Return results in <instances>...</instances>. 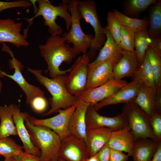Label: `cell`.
<instances>
[{
  "label": "cell",
  "mask_w": 161,
  "mask_h": 161,
  "mask_svg": "<svg viewBox=\"0 0 161 161\" xmlns=\"http://www.w3.org/2000/svg\"><path fill=\"white\" fill-rule=\"evenodd\" d=\"M140 80L134 77L133 80L117 92L92 106L97 111L107 106L120 103H126L134 100L141 86Z\"/></svg>",
  "instance_id": "4fadbf2b"
},
{
  "label": "cell",
  "mask_w": 161,
  "mask_h": 161,
  "mask_svg": "<svg viewBox=\"0 0 161 161\" xmlns=\"http://www.w3.org/2000/svg\"><path fill=\"white\" fill-rule=\"evenodd\" d=\"M30 104L33 109L38 112L44 111L47 106V103L43 97L37 96L32 100Z\"/></svg>",
  "instance_id": "8d00e7d4"
},
{
  "label": "cell",
  "mask_w": 161,
  "mask_h": 161,
  "mask_svg": "<svg viewBox=\"0 0 161 161\" xmlns=\"http://www.w3.org/2000/svg\"><path fill=\"white\" fill-rule=\"evenodd\" d=\"M113 12L121 23L129 28L134 34L146 28L148 26V21L146 19L131 18L116 10H114Z\"/></svg>",
  "instance_id": "4316f807"
},
{
  "label": "cell",
  "mask_w": 161,
  "mask_h": 161,
  "mask_svg": "<svg viewBox=\"0 0 161 161\" xmlns=\"http://www.w3.org/2000/svg\"><path fill=\"white\" fill-rule=\"evenodd\" d=\"M148 32L150 38L156 37L161 31V1H157L151 10Z\"/></svg>",
  "instance_id": "484cf974"
},
{
  "label": "cell",
  "mask_w": 161,
  "mask_h": 161,
  "mask_svg": "<svg viewBox=\"0 0 161 161\" xmlns=\"http://www.w3.org/2000/svg\"><path fill=\"white\" fill-rule=\"evenodd\" d=\"M89 106V103L78 99L75 109L71 117L69 125L70 134L85 143L87 130L86 114Z\"/></svg>",
  "instance_id": "e0dca14e"
},
{
  "label": "cell",
  "mask_w": 161,
  "mask_h": 161,
  "mask_svg": "<svg viewBox=\"0 0 161 161\" xmlns=\"http://www.w3.org/2000/svg\"><path fill=\"white\" fill-rule=\"evenodd\" d=\"M32 5L30 1L21 0L13 1H0V13L2 11L7 9L17 8H28Z\"/></svg>",
  "instance_id": "d590c367"
},
{
  "label": "cell",
  "mask_w": 161,
  "mask_h": 161,
  "mask_svg": "<svg viewBox=\"0 0 161 161\" xmlns=\"http://www.w3.org/2000/svg\"><path fill=\"white\" fill-rule=\"evenodd\" d=\"M134 77H137L143 84L156 89L152 71L146 52L143 61L140 64Z\"/></svg>",
  "instance_id": "83f0119b"
},
{
  "label": "cell",
  "mask_w": 161,
  "mask_h": 161,
  "mask_svg": "<svg viewBox=\"0 0 161 161\" xmlns=\"http://www.w3.org/2000/svg\"><path fill=\"white\" fill-rule=\"evenodd\" d=\"M151 161H161V142L159 143L156 151Z\"/></svg>",
  "instance_id": "b9f144b4"
},
{
  "label": "cell",
  "mask_w": 161,
  "mask_h": 161,
  "mask_svg": "<svg viewBox=\"0 0 161 161\" xmlns=\"http://www.w3.org/2000/svg\"><path fill=\"white\" fill-rule=\"evenodd\" d=\"M134 136L129 126L115 131H113L107 143L111 148L127 153L132 156L133 153Z\"/></svg>",
  "instance_id": "ffe728a7"
},
{
  "label": "cell",
  "mask_w": 161,
  "mask_h": 161,
  "mask_svg": "<svg viewBox=\"0 0 161 161\" xmlns=\"http://www.w3.org/2000/svg\"><path fill=\"white\" fill-rule=\"evenodd\" d=\"M113 131L105 127L87 129L85 143L89 157L96 154L107 143Z\"/></svg>",
  "instance_id": "7402d4cb"
},
{
  "label": "cell",
  "mask_w": 161,
  "mask_h": 161,
  "mask_svg": "<svg viewBox=\"0 0 161 161\" xmlns=\"http://www.w3.org/2000/svg\"><path fill=\"white\" fill-rule=\"evenodd\" d=\"M153 72L156 88L161 89V57L150 47L146 51Z\"/></svg>",
  "instance_id": "4dcf8cb0"
},
{
  "label": "cell",
  "mask_w": 161,
  "mask_h": 161,
  "mask_svg": "<svg viewBox=\"0 0 161 161\" xmlns=\"http://www.w3.org/2000/svg\"><path fill=\"white\" fill-rule=\"evenodd\" d=\"M14 158L16 161H40L39 157L25 152Z\"/></svg>",
  "instance_id": "60d3db41"
},
{
  "label": "cell",
  "mask_w": 161,
  "mask_h": 161,
  "mask_svg": "<svg viewBox=\"0 0 161 161\" xmlns=\"http://www.w3.org/2000/svg\"><path fill=\"white\" fill-rule=\"evenodd\" d=\"M149 120L156 141H161V112H155L149 118Z\"/></svg>",
  "instance_id": "e575fe53"
},
{
  "label": "cell",
  "mask_w": 161,
  "mask_h": 161,
  "mask_svg": "<svg viewBox=\"0 0 161 161\" xmlns=\"http://www.w3.org/2000/svg\"><path fill=\"white\" fill-rule=\"evenodd\" d=\"M160 142L149 138L134 140L132 156L133 161H151Z\"/></svg>",
  "instance_id": "cb8c5ba5"
},
{
  "label": "cell",
  "mask_w": 161,
  "mask_h": 161,
  "mask_svg": "<svg viewBox=\"0 0 161 161\" xmlns=\"http://www.w3.org/2000/svg\"><path fill=\"white\" fill-rule=\"evenodd\" d=\"M12 59L9 61V66L11 68H13L15 72L13 75H9L2 71L0 68V77L7 76L15 81L21 88L25 94L26 103L30 104L33 99L37 96H44V92L38 87L29 83L25 80L21 72L23 68L20 62L16 59L14 54L11 56Z\"/></svg>",
  "instance_id": "5bb4252c"
},
{
  "label": "cell",
  "mask_w": 161,
  "mask_h": 161,
  "mask_svg": "<svg viewBox=\"0 0 161 161\" xmlns=\"http://www.w3.org/2000/svg\"><path fill=\"white\" fill-rule=\"evenodd\" d=\"M12 117L16 128L18 135L23 144V148L25 152L37 156H40L41 151L32 143L29 132L26 127L24 121L26 115L25 112L21 113L19 107L14 105Z\"/></svg>",
  "instance_id": "d6986e66"
},
{
  "label": "cell",
  "mask_w": 161,
  "mask_h": 161,
  "mask_svg": "<svg viewBox=\"0 0 161 161\" xmlns=\"http://www.w3.org/2000/svg\"><path fill=\"white\" fill-rule=\"evenodd\" d=\"M76 105V104L66 109H60L58 111V114L48 118L38 119L25 112L26 116L33 125L43 126L51 129L57 134L62 141L70 134L69 130V122Z\"/></svg>",
  "instance_id": "9c48e42d"
},
{
  "label": "cell",
  "mask_w": 161,
  "mask_h": 161,
  "mask_svg": "<svg viewBox=\"0 0 161 161\" xmlns=\"http://www.w3.org/2000/svg\"><path fill=\"white\" fill-rule=\"evenodd\" d=\"M127 83L125 80L113 78L98 87L85 90L78 97V98L93 106L110 96Z\"/></svg>",
  "instance_id": "7c38bea8"
},
{
  "label": "cell",
  "mask_w": 161,
  "mask_h": 161,
  "mask_svg": "<svg viewBox=\"0 0 161 161\" xmlns=\"http://www.w3.org/2000/svg\"><path fill=\"white\" fill-rule=\"evenodd\" d=\"M58 157L65 161H85L89 155L85 142L69 134L61 141Z\"/></svg>",
  "instance_id": "8fae6325"
},
{
  "label": "cell",
  "mask_w": 161,
  "mask_h": 161,
  "mask_svg": "<svg viewBox=\"0 0 161 161\" xmlns=\"http://www.w3.org/2000/svg\"><path fill=\"white\" fill-rule=\"evenodd\" d=\"M66 42L65 38L62 36L51 35L45 44L39 46L40 55L47 64L51 78L69 72L70 68L61 70L60 66L64 62L69 64L79 54Z\"/></svg>",
  "instance_id": "6da1fadb"
},
{
  "label": "cell",
  "mask_w": 161,
  "mask_h": 161,
  "mask_svg": "<svg viewBox=\"0 0 161 161\" xmlns=\"http://www.w3.org/2000/svg\"><path fill=\"white\" fill-rule=\"evenodd\" d=\"M122 110L127 118L128 126L133 133L134 140L149 138L156 141L149 117L134 101L124 103Z\"/></svg>",
  "instance_id": "52a82bcc"
},
{
  "label": "cell",
  "mask_w": 161,
  "mask_h": 161,
  "mask_svg": "<svg viewBox=\"0 0 161 161\" xmlns=\"http://www.w3.org/2000/svg\"><path fill=\"white\" fill-rule=\"evenodd\" d=\"M4 161H16V160L14 157H11L5 159Z\"/></svg>",
  "instance_id": "ee69618b"
},
{
  "label": "cell",
  "mask_w": 161,
  "mask_h": 161,
  "mask_svg": "<svg viewBox=\"0 0 161 161\" xmlns=\"http://www.w3.org/2000/svg\"></svg>",
  "instance_id": "7dc6e473"
},
{
  "label": "cell",
  "mask_w": 161,
  "mask_h": 161,
  "mask_svg": "<svg viewBox=\"0 0 161 161\" xmlns=\"http://www.w3.org/2000/svg\"><path fill=\"white\" fill-rule=\"evenodd\" d=\"M86 121L87 129L105 127L115 131L128 126L127 118L123 112L108 117L100 115L90 106L86 112Z\"/></svg>",
  "instance_id": "30bf717a"
},
{
  "label": "cell",
  "mask_w": 161,
  "mask_h": 161,
  "mask_svg": "<svg viewBox=\"0 0 161 161\" xmlns=\"http://www.w3.org/2000/svg\"><path fill=\"white\" fill-rule=\"evenodd\" d=\"M156 0H130L127 4L126 11L127 14L134 15L145 10L150 5L155 3Z\"/></svg>",
  "instance_id": "836d02e7"
},
{
  "label": "cell",
  "mask_w": 161,
  "mask_h": 161,
  "mask_svg": "<svg viewBox=\"0 0 161 161\" xmlns=\"http://www.w3.org/2000/svg\"><path fill=\"white\" fill-rule=\"evenodd\" d=\"M115 64L114 62L107 61L88 66L85 90L97 87L113 79V70Z\"/></svg>",
  "instance_id": "2e32d148"
},
{
  "label": "cell",
  "mask_w": 161,
  "mask_h": 161,
  "mask_svg": "<svg viewBox=\"0 0 161 161\" xmlns=\"http://www.w3.org/2000/svg\"><path fill=\"white\" fill-rule=\"evenodd\" d=\"M90 59L86 54L79 56L70 68L67 76L66 86L72 95L79 96L85 90Z\"/></svg>",
  "instance_id": "ba28073f"
},
{
  "label": "cell",
  "mask_w": 161,
  "mask_h": 161,
  "mask_svg": "<svg viewBox=\"0 0 161 161\" xmlns=\"http://www.w3.org/2000/svg\"><path fill=\"white\" fill-rule=\"evenodd\" d=\"M129 157L123 152L110 148L109 161H127Z\"/></svg>",
  "instance_id": "74e56055"
},
{
  "label": "cell",
  "mask_w": 161,
  "mask_h": 161,
  "mask_svg": "<svg viewBox=\"0 0 161 161\" xmlns=\"http://www.w3.org/2000/svg\"><path fill=\"white\" fill-rule=\"evenodd\" d=\"M25 120V125L32 143L41 150L40 161H58L61 142L58 136L48 128L32 124L26 116Z\"/></svg>",
  "instance_id": "3957f363"
},
{
  "label": "cell",
  "mask_w": 161,
  "mask_h": 161,
  "mask_svg": "<svg viewBox=\"0 0 161 161\" xmlns=\"http://www.w3.org/2000/svg\"><path fill=\"white\" fill-rule=\"evenodd\" d=\"M27 70L35 77L37 80L46 88L52 95L49 99L51 108L43 116L50 115L61 109H66L76 104L78 97L71 94L66 86L67 76L60 75L49 78L43 76L41 70L28 67Z\"/></svg>",
  "instance_id": "7a4b0ae2"
},
{
  "label": "cell",
  "mask_w": 161,
  "mask_h": 161,
  "mask_svg": "<svg viewBox=\"0 0 161 161\" xmlns=\"http://www.w3.org/2000/svg\"><path fill=\"white\" fill-rule=\"evenodd\" d=\"M77 8L81 18L93 28L95 36L90 48L86 54L90 61L96 56L98 51L104 44L106 39L104 28L99 19L95 2L93 0H77Z\"/></svg>",
  "instance_id": "5b68a950"
},
{
  "label": "cell",
  "mask_w": 161,
  "mask_h": 161,
  "mask_svg": "<svg viewBox=\"0 0 161 161\" xmlns=\"http://www.w3.org/2000/svg\"><path fill=\"white\" fill-rule=\"evenodd\" d=\"M3 87V84L1 80L0 79V93L1 92L2 90V88Z\"/></svg>",
  "instance_id": "f6af8a7d"
},
{
  "label": "cell",
  "mask_w": 161,
  "mask_h": 161,
  "mask_svg": "<svg viewBox=\"0 0 161 161\" xmlns=\"http://www.w3.org/2000/svg\"><path fill=\"white\" fill-rule=\"evenodd\" d=\"M67 5L71 17L70 29L62 35L66 38V42L72 44V47L79 54H86L92 45L94 36L87 34L83 31L80 25L81 19L77 8V0H63Z\"/></svg>",
  "instance_id": "8992f818"
},
{
  "label": "cell",
  "mask_w": 161,
  "mask_h": 161,
  "mask_svg": "<svg viewBox=\"0 0 161 161\" xmlns=\"http://www.w3.org/2000/svg\"><path fill=\"white\" fill-rule=\"evenodd\" d=\"M156 94V89L143 84L134 100L149 118L155 112H158Z\"/></svg>",
  "instance_id": "603a6c76"
},
{
  "label": "cell",
  "mask_w": 161,
  "mask_h": 161,
  "mask_svg": "<svg viewBox=\"0 0 161 161\" xmlns=\"http://www.w3.org/2000/svg\"><path fill=\"white\" fill-rule=\"evenodd\" d=\"M149 46L161 57V39L160 38H150Z\"/></svg>",
  "instance_id": "ab89813d"
},
{
  "label": "cell",
  "mask_w": 161,
  "mask_h": 161,
  "mask_svg": "<svg viewBox=\"0 0 161 161\" xmlns=\"http://www.w3.org/2000/svg\"><path fill=\"white\" fill-rule=\"evenodd\" d=\"M38 9L35 15L30 18L26 19L29 24L32 23L33 20L39 16H42L44 20V25L48 27V31L52 36L60 35L63 32L62 28L56 22L58 17L63 18L66 24L67 31L70 30L71 24V17L69 11L67 4L62 0V3L58 6L53 5L48 0H38Z\"/></svg>",
  "instance_id": "277c9868"
},
{
  "label": "cell",
  "mask_w": 161,
  "mask_h": 161,
  "mask_svg": "<svg viewBox=\"0 0 161 161\" xmlns=\"http://www.w3.org/2000/svg\"><path fill=\"white\" fill-rule=\"evenodd\" d=\"M22 26V23L10 18L0 19V43H10L17 47L28 46L27 36L21 33Z\"/></svg>",
  "instance_id": "9a60e30c"
},
{
  "label": "cell",
  "mask_w": 161,
  "mask_h": 161,
  "mask_svg": "<svg viewBox=\"0 0 161 161\" xmlns=\"http://www.w3.org/2000/svg\"><path fill=\"white\" fill-rule=\"evenodd\" d=\"M86 161H99L97 153L94 156L90 157Z\"/></svg>",
  "instance_id": "7bdbcfd3"
},
{
  "label": "cell",
  "mask_w": 161,
  "mask_h": 161,
  "mask_svg": "<svg viewBox=\"0 0 161 161\" xmlns=\"http://www.w3.org/2000/svg\"><path fill=\"white\" fill-rule=\"evenodd\" d=\"M140 64L135 51L132 52L123 50L122 57L114 66V78L122 80L125 77L134 78Z\"/></svg>",
  "instance_id": "ac0fdd59"
},
{
  "label": "cell",
  "mask_w": 161,
  "mask_h": 161,
  "mask_svg": "<svg viewBox=\"0 0 161 161\" xmlns=\"http://www.w3.org/2000/svg\"><path fill=\"white\" fill-rule=\"evenodd\" d=\"M134 33L127 27L121 23L119 46L122 49L127 51L134 52Z\"/></svg>",
  "instance_id": "1f68e13d"
},
{
  "label": "cell",
  "mask_w": 161,
  "mask_h": 161,
  "mask_svg": "<svg viewBox=\"0 0 161 161\" xmlns=\"http://www.w3.org/2000/svg\"><path fill=\"white\" fill-rule=\"evenodd\" d=\"M23 148L11 138L7 137L0 139V155L5 159L15 158L21 155L24 153Z\"/></svg>",
  "instance_id": "f546056e"
},
{
  "label": "cell",
  "mask_w": 161,
  "mask_h": 161,
  "mask_svg": "<svg viewBox=\"0 0 161 161\" xmlns=\"http://www.w3.org/2000/svg\"><path fill=\"white\" fill-rule=\"evenodd\" d=\"M107 25L106 27L108 30L116 43L119 46L121 30V23L114 16L113 12L109 11L107 14Z\"/></svg>",
  "instance_id": "d6a6232c"
},
{
  "label": "cell",
  "mask_w": 161,
  "mask_h": 161,
  "mask_svg": "<svg viewBox=\"0 0 161 161\" xmlns=\"http://www.w3.org/2000/svg\"><path fill=\"white\" fill-rule=\"evenodd\" d=\"M150 40L147 28L135 34L134 51L140 64L144 59L147 50L149 46Z\"/></svg>",
  "instance_id": "f1b7e54d"
},
{
  "label": "cell",
  "mask_w": 161,
  "mask_h": 161,
  "mask_svg": "<svg viewBox=\"0 0 161 161\" xmlns=\"http://www.w3.org/2000/svg\"><path fill=\"white\" fill-rule=\"evenodd\" d=\"M14 105L0 106V139L18 135L12 117Z\"/></svg>",
  "instance_id": "d4e9b609"
},
{
  "label": "cell",
  "mask_w": 161,
  "mask_h": 161,
  "mask_svg": "<svg viewBox=\"0 0 161 161\" xmlns=\"http://www.w3.org/2000/svg\"><path fill=\"white\" fill-rule=\"evenodd\" d=\"M58 161H65L61 158H58Z\"/></svg>",
  "instance_id": "bcb514c9"
},
{
  "label": "cell",
  "mask_w": 161,
  "mask_h": 161,
  "mask_svg": "<svg viewBox=\"0 0 161 161\" xmlns=\"http://www.w3.org/2000/svg\"><path fill=\"white\" fill-rule=\"evenodd\" d=\"M104 28L106 37V41L96 59L89 63V66L107 61H112L116 64L122 57L123 49L115 41L106 27Z\"/></svg>",
  "instance_id": "44dd1931"
},
{
  "label": "cell",
  "mask_w": 161,
  "mask_h": 161,
  "mask_svg": "<svg viewBox=\"0 0 161 161\" xmlns=\"http://www.w3.org/2000/svg\"><path fill=\"white\" fill-rule=\"evenodd\" d=\"M110 148L106 144L97 153L99 161H109Z\"/></svg>",
  "instance_id": "f35d334b"
}]
</instances>
